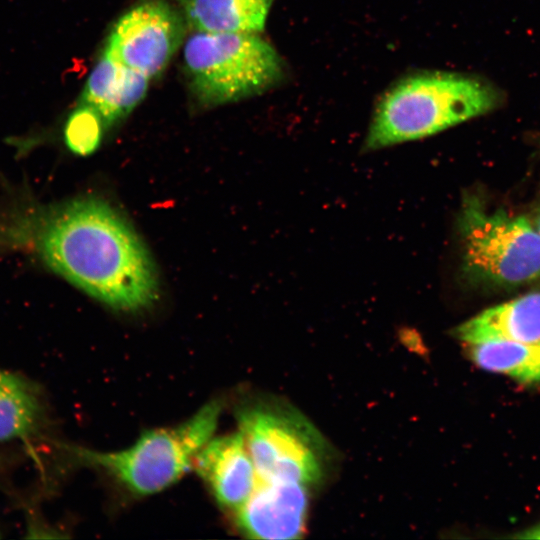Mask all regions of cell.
Returning <instances> with one entry per match:
<instances>
[{"mask_svg":"<svg viewBox=\"0 0 540 540\" xmlns=\"http://www.w3.org/2000/svg\"><path fill=\"white\" fill-rule=\"evenodd\" d=\"M459 222L468 276L500 286L540 280V233L528 218L489 211L469 196Z\"/></svg>","mask_w":540,"mask_h":540,"instance_id":"6","label":"cell"},{"mask_svg":"<svg viewBox=\"0 0 540 540\" xmlns=\"http://www.w3.org/2000/svg\"><path fill=\"white\" fill-rule=\"evenodd\" d=\"M183 72L203 107L262 94L286 78V65L260 33L194 31L184 42Z\"/></svg>","mask_w":540,"mask_h":540,"instance_id":"3","label":"cell"},{"mask_svg":"<svg viewBox=\"0 0 540 540\" xmlns=\"http://www.w3.org/2000/svg\"><path fill=\"white\" fill-rule=\"evenodd\" d=\"M454 335L467 345L494 339L540 342V291L483 310L457 326Z\"/></svg>","mask_w":540,"mask_h":540,"instance_id":"11","label":"cell"},{"mask_svg":"<svg viewBox=\"0 0 540 540\" xmlns=\"http://www.w3.org/2000/svg\"><path fill=\"white\" fill-rule=\"evenodd\" d=\"M194 466L218 504L235 514L256 487L255 466L240 431L210 439L197 454Z\"/></svg>","mask_w":540,"mask_h":540,"instance_id":"9","label":"cell"},{"mask_svg":"<svg viewBox=\"0 0 540 540\" xmlns=\"http://www.w3.org/2000/svg\"><path fill=\"white\" fill-rule=\"evenodd\" d=\"M467 346L470 360L482 370L506 375L522 384L540 383V342L494 339Z\"/></svg>","mask_w":540,"mask_h":540,"instance_id":"14","label":"cell"},{"mask_svg":"<svg viewBox=\"0 0 540 540\" xmlns=\"http://www.w3.org/2000/svg\"><path fill=\"white\" fill-rule=\"evenodd\" d=\"M488 84L451 72H419L398 79L380 96L364 151L421 139L485 114L498 103Z\"/></svg>","mask_w":540,"mask_h":540,"instance_id":"2","label":"cell"},{"mask_svg":"<svg viewBox=\"0 0 540 540\" xmlns=\"http://www.w3.org/2000/svg\"><path fill=\"white\" fill-rule=\"evenodd\" d=\"M187 25L211 33H261L274 0H175Z\"/></svg>","mask_w":540,"mask_h":540,"instance_id":"12","label":"cell"},{"mask_svg":"<svg viewBox=\"0 0 540 540\" xmlns=\"http://www.w3.org/2000/svg\"><path fill=\"white\" fill-rule=\"evenodd\" d=\"M308 486L289 482L257 481L248 502L236 513V522L254 539H298L304 532Z\"/></svg>","mask_w":540,"mask_h":540,"instance_id":"8","label":"cell"},{"mask_svg":"<svg viewBox=\"0 0 540 540\" xmlns=\"http://www.w3.org/2000/svg\"><path fill=\"white\" fill-rule=\"evenodd\" d=\"M44 419V403L36 385L18 373L0 369V443L37 436Z\"/></svg>","mask_w":540,"mask_h":540,"instance_id":"13","label":"cell"},{"mask_svg":"<svg viewBox=\"0 0 540 540\" xmlns=\"http://www.w3.org/2000/svg\"><path fill=\"white\" fill-rule=\"evenodd\" d=\"M104 123L91 107L78 104L64 126V141L68 149L78 156H88L99 147Z\"/></svg>","mask_w":540,"mask_h":540,"instance_id":"15","label":"cell"},{"mask_svg":"<svg viewBox=\"0 0 540 540\" xmlns=\"http://www.w3.org/2000/svg\"><path fill=\"white\" fill-rule=\"evenodd\" d=\"M187 28L178 7L166 0H145L118 18L104 49L151 79L166 69L184 44Z\"/></svg>","mask_w":540,"mask_h":540,"instance_id":"7","label":"cell"},{"mask_svg":"<svg viewBox=\"0 0 540 540\" xmlns=\"http://www.w3.org/2000/svg\"><path fill=\"white\" fill-rule=\"evenodd\" d=\"M257 481L318 484L325 472L327 445L310 421L288 403L255 398L236 412Z\"/></svg>","mask_w":540,"mask_h":540,"instance_id":"5","label":"cell"},{"mask_svg":"<svg viewBox=\"0 0 540 540\" xmlns=\"http://www.w3.org/2000/svg\"><path fill=\"white\" fill-rule=\"evenodd\" d=\"M533 223H534L535 227L537 228V230H538L539 233H540V209H539V211L537 212V215H536L535 220H534Z\"/></svg>","mask_w":540,"mask_h":540,"instance_id":"17","label":"cell"},{"mask_svg":"<svg viewBox=\"0 0 540 540\" xmlns=\"http://www.w3.org/2000/svg\"><path fill=\"white\" fill-rule=\"evenodd\" d=\"M14 231L51 270L111 309L140 311L158 297V277L146 247L100 198L81 197L34 211Z\"/></svg>","mask_w":540,"mask_h":540,"instance_id":"1","label":"cell"},{"mask_svg":"<svg viewBox=\"0 0 540 540\" xmlns=\"http://www.w3.org/2000/svg\"><path fill=\"white\" fill-rule=\"evenodd\" d=\"M509 537L515 539H540V521Z\"/></svg>","mask_w":540,"mask_h":540,"instance_id":"16","label":"cell"},{"mask_svg":"<svg viewBox=\"0 0 540 540\" xmlns=\"http://www.w3.org/2000/svg\"><path fill=\"white\" fill-rule=\"evenodd\" d=\"M149 80L104 49L87 78L78 104L93 108L108 129L124 120L144 99Z\"/></svg>","mask_w":540,"mask_h":540,"instance_id":"10","label":"cell"},{"mask_svg":"<svg viewBox=\"0 0 540 540\" xmlns=\"http://www.w3.org/2000/svg\"><path fill=\"white\" fill-rule=\"evenodd\" d=\"M220 399L211 400L183 423L143 433L129 448L99 452L67 447L77 459L99 468L138 496L158 493L177 482L212 439L222 412Z\"/></svg>","mask_w":540,"mask_h":540,"instance_id":"4","label":"cell"}]
</instances>
